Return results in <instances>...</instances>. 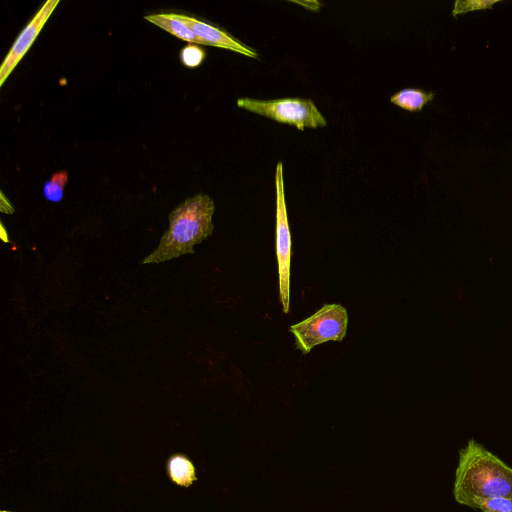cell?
<instances>
[{
	"label": "cell",
	"mask_w": 512,
	"mask_h": 512,
	"mask_svg": "<svg viewBox=\"0 0 512 512\" xmlns=\"http://www.w3.org/2000/svg\"><path fill=\"white\" fill-rule=\"evenodd\" d=\"M454 498L471 507L475 500H512V468L471 439L460 450L454 481Z\"/></svg>",
	"instance_id": "cell-1"
},
{
	"label": "cell",
	"mask_w": 512,
	"mask_h": 512,
	"mask_svg": "<svg viewBox=\"0 0 512 512\" xmlns=\"http://www.w3.org/2000/svg\"><path fill=\"white\" fill-rule=\"evenodd\" d=\"M215 205L206 194L186 199L169 215V228L158 247L141 263H161L187 253L207 239L213 232L212 216Z\"/></svg>",
	"instance_id": "cell-2"
},
{
	"label": "cell",
	"mask_w": 512,
	"mask_h": 512,
	"mask_svg": "<svg viewBox=\"0 0 512 512\" xmlns=\"http://www.w3.org/2000/svg\"><path fill=\"white\" fill-rule=\"evenodd\" d=\"M348 312L341 304H324L318 311L303 321L293 324L289 331L295 346L308 354L315 346L328 342H341L346 336Z\"/></svg>",
	"instance_id": "cell-3"
},
{
	"label": "cell",
	"mask_w": 512,
	"mask_h": 512,
	"mask_svg": "<svg viewBox=\"0 0 512 512\" xmlns=\"http://www.w3.org/2000/svg\"><path fill=\"white\" fill-rule=\"evenodd\" d=\"M237 105L275 121L294 125L299 130H303L305 127L316 128L327 124L324 116L310 99L257 100L244 97L237 100Z\"/></svg>",
	"instance_id": "cell-4"
},
{
	"label": "cell",
	"mask_w": 512,
	"mask_h": 512,
	"mask_svg": "<svg viewBox=\"0 0 512 512\" xmlns=\"http://www.w3.org/2000/svg\"><path fill=\"white\" fill-rule=\"evenodd\" d=\"M276 189V227L275 249L278 263L279 296L284 313L290 308V270L292 243L288 224L287 209L284 194V179L282 162H278L275 171Z\"/></svg>",
	"instance_id": "cell-5"
},
{
	"label": "cell",
	"mask_w": 512,
	"mask_h": 512,
	"mask_svg": "<svg viewBox=\"0 0 512 512\" xmlns=\"http://www.w3.org/2000/svg\"><path fill=\"white\" fill-rule=\"evenodd\" d=\"M58 4L59 0L46 1L16 37L0 67V86L3 85L5 80L32 46L44 24Z\"/></svg>",
	"instance_id": "cell-6"
},
{
	"label": "cell",
	"mask_w": 512,
	"mask_h": 512,
	"mask_svg": "<svg viewBox=\"0 0 512 512\" xmlns=\"http://www.w3.org/2000/svg\"><path fill=\"white\" fill-rule=\"evenodd\" d=\"M179 17L194 31L205 45L232 50L248 57H256L257 53L245 46L225 31L194 17L179 14Z\"/></svg>",
	"instance_id": "cell-7"
},
{
	"label": "cell",
	"mask_w": 512,
	"mask_h": 512,
	"mask_svg": "<svg viewBox=\"0 0 512 512\" xmlns=\"http://www.w3.org/2000/svg\"><path fill=\"white\" fill-rule=\"evenodd\" d=\"M144 18L183 41H187L190 44L205 45L194 31L179 17V14L160 13L147 15Z\"/></svg>",
	"instance_id": "cell-8"
},
{
	"label": "cell",
	"mask_w": 512,
	"mask_h": 512,
	"mask_svg": "<svg viewBox=\"0 0 512 512\" xmlns=\"http://www.w3.org/2000/svg\"><path fill=\"white\" fill-rule=\"evenodd\" d=\"M435 97V93L419 88H404L390 97V101L410 112L421 111Z\"/></svg>",
	"instance_id": "cell-9"
},
{
	"label": "cell",
	"mask_w": 512,
	"mask_h": 512,
	"mask_svg": "<svg viewBox=\"0 0 512 512\" xmlns=\"http://www.w3.org/2000/svg\"><path fill=\"white\" fill-rule=\"evenodd\" d=\"M168 472L173 482L188 486L195 478L193 464L183 455H174L168 461Z\"/></svg>",
	"instance_id": "cell-10"
},
{
	"label": "cell",
	"mask_w": 512,
	"mask_h": 512,
	"mask_svg": "<svg viewBox=\"0 0 512 512\" xmlns=\"http://www.w3.org/2000/svg\"><path fill=\"white\" fill-rule=\"evenodd\" d=\"M68 181L67 171L54 173L43 185V195L47 201L58 203L64 195V188Z\"/></svg>",
	"instance_id": "cell-11"
},
{
	"label": "cell",
	"mask_w": 512,
	"mask_h": 512,
	"mask_svg": "<svg viewBox=\"0 0 512 512\" xmlns=\"http://www.w3.org/2000/svg\"><path fill=\"white\" fill-rule=\"evenodd\" d=\"M471 507L482 512H512V500L499 497L479 499L475 500Z\"/></svg>",
	"instance_id": "cell-12"
},
{
	"label": "cell",
	"mask_w": 512,
	"mask_h": 512,
	"mask_svg": "<svg viewBox=\"0 0 512 512\" xmlns=\"http://www.w3.org/2000/svg\"><path fill=\"white\" fill-rule=\"evenodd\" d=\"M499 0H456L452 9V15L456 17L459 14L475 10L491 9Z\"/></svg>",
	"instance_id": "cell-13"
},
{
	"label": "cell",
	"mask_w": 512,
	"mask_h": 512,
	"mask_svg": "<svg viewBox=\"0 0 512 512\" xmlns=\"http://www.w3.org/2000/svg\"><path fill=\"white\" fill-rule=\"evenodd\" d=\"M205 58V51L197 44H188L180 51V60L187 67L199 66Z\"/></svg>",
	"instance_id": "cell-14"
},
{
	"label": "cell",
	"mask_w": 512,
	"mask_h": 512,
	"mask_svg": "<svg viewBox=\"0 0 512 512\" xmlns=\"http://www.w3.org/2000/svg\"><path fill=\"white\" fill-rule=\"evenodd\" d=\"M1 200H0V210L3 213L12 214L14 212V208L12 204L8 201V199L5 197L4 193L1 191Z\"/></svg>",
	"instance_id": "cell-15"
},
{
	"label": "cell",
	"mask_w": 512,
	"mask_h": 512,
	"mask_svg": "<svg viewBox=\"0 0 512 512\" xmlns=\"http://www.w3.org/2000/svg\"><path fill=\"white\" fill-rule=\"evenodd\" d=\"M2 512H6V511H2Z\"/></svg>",
	"instance_id": "cell-16"
}]
</instances>
